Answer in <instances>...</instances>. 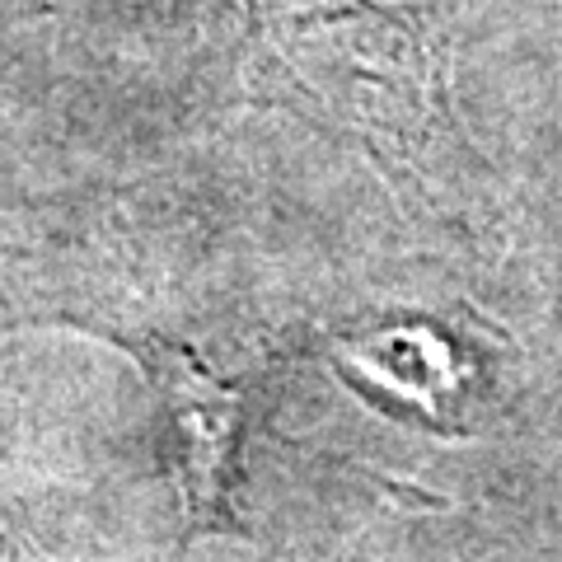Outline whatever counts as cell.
Returning <instances> with one entry per match:
<instances>
[{
	"label": "cell",
	"mask_w": 562,
	"mask_h": 562,
	"mask_svg": "<svg viewBox=\"0 0 562 562\" xmlns=\"http://www.w3.org/2000/svg\"><path fill=\"white\" fill-rule=\"evenodd\" d=\"M244 85L258 103L366 140L394 169H422L446 113L431 33L398 0H249Z\"/></svg>",
	"instance_id": "obj_1"
},
{
	"label": "cell",
	"mask_w": 562,
	"mask_h": 562,
	"mask_svg": "<svg viewBox=\"0 0 562 562\" xmlns=\"http://www.w3.org/2000/svg\"><path fill=\"white\" fill-rule=\"evenodd\" d=\"M146 375L155 380L169 422L173 483L183 502V553L198 535L231 530L239 431H244V394L192 357L188 347L146 342L136 351Z\"/></svg>",
	"instance_id": "obj_2"
},
{
	"label": "cell",
	"mask_w": 562,
	"mask_h": 562,
	"mask_svg": "<svg viewBox=\"0 0 562 562\" xmlns=\"http://www.w3.org/2000/svg\"><path fill=\"white\" fill-rule=\"evenodd\" d=\"M0 558H5V539H0Z\"/></svg>",
	"instance_id": "obj_3"
}]
</instances>
